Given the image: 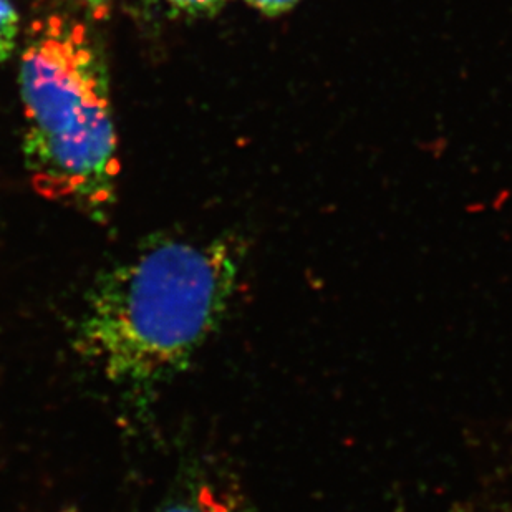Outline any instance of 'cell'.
<instances>
[{
  "label": "cell",
  "mask_w": 512,
  "mask_h": 512,
  "mask_svg": "<svg viewBox=\"0 0 512 512\" xmlns=\"http://www.w3.org/2000/svg\"><path fill=\"white\" fill-rule=\"evenodd\" d=\"M239 266L226 241L165 239L141 249L92 285L77 352L116 385L168 382L223 322Z\"/></svg>",
  "instance_id": "6da1fadb"
},
{
  "label": "cell",
  "mask_w": 512,
  "mask_h": 512,
  "mask_svg": "<svg viewBox=\"0 0 512 512\" xmlns=\"http://www.w3.org/2000/svg\"><path fill=\"white\" fill-rule=\"evenodd\" d=\"M19 90L37 193L102 218L115 201L120 158L107 67L87 27L62 15L35 22Z\"/></svg>",
  "instance_id": "7a4b0ae2"
},
{
  "label": "cell",
  "mask_w": 512,
  "mask_h": 512,
  "mask_svg": "<svg viewBox=\"0 0 512 512\" xmlns=\"http://www.w3.org/2000/svg\"><path fill=\"white\" fill-rule=\"evenodd\" d=\"M228 504L208 488H198L179 494L161 512H231Z\"/></svg>",
  "instance_id": "3957f363"
},
{
  "label": "cell",
  "mask_w": 512,
  "mask_h": 512,
  "mask_svg": "<svg viewBox=\"0 0 512 512\" xmlns=\"http://www.w3.org/2000/svg\"><path fill=\"white\" fill-rule=\"evenodd\" d=\"M174 17H208L216 14L229 0H138Z\"/></svg>",
  "instance_id": "277c9868"
},
{
  "label": "cell",
  "mask_w": 512,
  "mask_h": 512,
  "mask_svg": "<svg viewBox=\"0 0 512 512\" xmlns=\"http://www.w3.org/2000/svg\"><path fill=\"white\" fill-rule=\"evenodd\" d=\"M20 37V17L12 0H0V63L14 55Z\"/></svg>",
  "instance_id": "5b68a950"
},
{
  "label": "cell",
  "mask_w": 512,
  "mask_h": 512,
  "mask_svg": "<svg viewBox=\"0 0 512 512\" xmlns=\"http://www.w3.org/2000/svg\"><path fill=\"white\" fill-rule=\"evenodd\" d=\"M244 2L251 5L252 9L259 10L262 14L276 17V15L285 14L290 9H294L300 0H244Z\"/></svg>",
  "instance_id": "8992f818"
},
{
  "label": "cell",
  "mask_w": 512,
  "mask_h": 512,
  "mask_svg": "<svg viewBox=\"0 0 512 512\" xmlns=\"http://www.w3.org/2000/svg\"><path fill=\"white\" fill-rule=\"evenodd\" d=\"M231 512H251L249 509H232Z\"/></svg>",
  "instance_id": "52a82bcc"
}]
</instances>
